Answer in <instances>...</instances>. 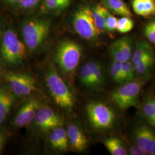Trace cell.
Segmentation results:
<instances>
[{"label":"cell","mask_w":155,"mask_h":155,"mask_svg":"<svg viewBox=\"0 0 155 155\" xmlns=\"http://www.w3.org/2000/svg\"><path fill=\"white\" fill-rule=\"evenodd\" d=\"M45 81L56 103L62 108H72L75 103L74 97L54 66L50 67L45 75Z\"/></svg>","instance_id":"6da1fadb"},{"label":"cell","mask_w":155,"mask_h":155,"mask_svg":"<svg viewBox=\"0 0 155 155\" xmlns=\"http://www.w3.org/2000/svg\"><path fill=\"white\" fill-rule=\"evenodd\" d=\"M142 84V82L136 79L124 83L121 86L111 93V100L122 111L126 110L131 107H136L139 103Z\"/></svg>","instance_id":"7a4b0ae2"},{"label":"cell","mask_w":155,"mask_h":155,"mask_svg":"<svg viewBox=\"0 0 155 155\" xmlns=\"http://www.w3.org/2000/svg\"><path fill=\"white\" fill-rule=\"evenodd\" d=\"M0 53L2 59L6 63L16 65L24 59L26 55V48L15 32L9 29L6 31L4 35Z\"/></svg>","instance_id":"3957f363"},{"label":"cell","mask_w":155,"mask_h":155,"mask_svg":"<svg viewBox=\"0 0 155 155\" xmlns=\"http://www.w3.org/2000/svg\"><path fill=\"white\" fill-rule=\"evenodd\" d=\"M82 56V49L77 43L66 40L59 45L56 53V60L63 71L72 72L76 69Z\"/></svg>","instance_id":"277c9868"},{"label":"cell","mask_w":155,"mask_h":155,"mask_svg":"<svg viewBox=\"0 0 155 155\" xmlns=\"http://www.w3.org/2000/svg\"><path fill=\"white\" fill-rule=\"evenodd\" d=\"M73 25L75 32L81 38L89 40L97 39L101 32L95 25L92 9L88 6H82L75 12Z\"/></svg>","instance_id":"5b68a950"},{"label":"cell","mask_w":155,"mask_h":155,"mask_svg":"<svg viewBox=\"0 0 155 155\" xmlns=\"http://www.w3.org/2000/svg\"><path fill=\"white\" fill-rule=\"evenodd\" d=\"M86 110L89 122L97 129H106L112 127L116 116L110 107L100 102H91Z\"/></svg>","instance_id":"8992f818"},{"label":"cell","mask_w":155,"mask_h":155,"mask_svg":"<svg viewBox=\"0 0 155 155\" xmlns=\"http://www.w3.org/2000/svg\"><path fill=\"white\" fill-rule=\"evenodd\" d=\"M49 22L42 20H33L26 22L22 28L24 42L29 50H36L48 36Z\"/></svg>","instance_id":"52a82bcc"},{"label":"cell","mask_w":155,"mask_h":155,"mask_svg":"<svg viewBox=\"0 0 155 155\" xmlns=\"http://www.w3.org/2000/svg\"><path fill=\"white\" fill-rule=\"evenodd\" d=\"M5 78L12 91L17 96H27L36 89L35 79L28 74L8 72L5 75Z\"/></svg>","instance_id":"ba28073f"},{"label":"cell","mask_w":155,"mask_h":155,"mask_svg":"<svg viewBox=\"0 0 155 155\" xmlns=\"http://www.w3.org/2000/svg\"><path fill=\"white\" fill-rule=\"evenodd\" d=\"M133 139L148 155H155V131L150 127L140 124L134 127Z\"/></svg>","instance_id":"9c48e42d"},{"label":"cell","mask_w":155,"mask_h":155,"mask_svg":"<svg viewBox=\"0 0 155 155\" xmlns=\"http://www.w3.org/2000/svg\"><path fill=\"white\" fill-rule=\"evenodd\" d=\"M34 120L37 126L44 131L53 130L63 125L61 117L47 106L40 107Z\"/></svg>","instance_id":"30bf717a"},{"label":"cell","mask_w":155,"mask_h":155,"mask_svg":"<svg viewBox=\"0 0 155 155\" xmlns=\"http://www.w3.org/2000/svg\"><path fill=\"white\" fill-rule=\"evenodd\" d=\"M40 107L39 101L32 98L27 101L17 113L14 124L17 127H24L32 122Z\"/></svg>","instance_id":"8fae6325"},{"label":"cell","mask_w":155,"mask_h":155,"mask_svg":"<svg viewBox=\"0 0 155 155\" xmlns=\"http://www.w3.org/2000/svg\"><path fill=\"white\" fill-rule=\"evenodd\" d=\"M68 140L72 148L77 151H83L87 145V140L82 130L75 125L71 124L67 129Z\"/></svg>","instance_id":"7c38bea8"},{"label":"cell","mask_w":155,"mask_h":155,"mask_svg":"<svg viewBox=\"0 0 155 155\" xmlns=\"http://www.w3.org/2000/svg\"><path fill=\"white\" fill-rule=\"evenodd\" d=\"M14 102V95L11 91L0 86V125L5 121Z\"/></svg>","instance_id":"4fadbf2b"},{"label":"cell","mask_w":155,"mask_h":155,"mask_svg":"<svg viewBox=\"0 0 155 155\" xmlns=\"http://www.w3.org/2000/svg\"><path fill=\"white\" fill-rule=\"evenodd\" d=\"M51 145L53 148L59 151H66L68 146V137L66 131L62 127L53 129L50 137Z\"/></svg>","instance_id":"5bb4252c"},{"label":"cell","mask_w":155,"mask_h":155,"mask_svg":"<svg viewBox=\"0 0 155 155\" xmlns=\"http://www.w3.org/2000/svg\"><path fill=\"white\" fill-rule=\"evenodd\" d=\"M155 63V55L152 54L133 64L136 75L143 79L149 77L153 71Z\"/></svg>","instance_id":"9a60e30c"},{"label":"cell","mask_w":155,"mask_h":155,"mask_svg":"<svg viewBox=\"0 0 155 155\" xmlns=\"http://www.w3.org/2000/svg\"><path fill=\"white\" fill-rule=\"evenodd\" d=\"M132 8L134 12L140 16H155V0H133Z\"/></svg>","instance_id":"2e32d148"},{"label":"cell","mask_w":155,"mask_h":155,"mask_svg":"<svg viewBox=\"0 0 155 155\" xmlns=\"http://www.w3.org/2000/svg\"><path fill=\"white\" fill-rule=\"evenodd\" d=\"M104 5L111 12L121 16L132 17V13L123 0H102Z\"/></svg>","instance_id":"e0dca14e"},{"label":"cell","mask_w":155,"mask_h":155,"mask_svg":"<svg viewBox=\"0 0 155 155\" xmlns=\"http://www.w3.org/2000/svg\"><path fill=\"white\" fill-rule=\"evenodd\" d=\"M154 54L152 46L147 41L141 40L139 41L133 51L131 61L133 64H136L147 56Z\"/></svg>","instance_id":"ac0fdd59"},{"label":"cell","mask_w":155,"mask_h":155,"mask_svg":"<svg viewBox=\"0 0 155 155\" xmlns=\"http://www.w3.org/2000/svg\"><path fill=\"white\" fill-rule=\"evenodd\" d=\"M97 63L98 61H90L84 64L81 67L79 74V79L83 86L91 88L92 78L94 68Z\"/></svg>","instance_id":"d6986e66"},{"label":"cell","mask_w":155,"mask_h":155,"mask_svg":"<svg viewBox=\"0 0 155 155\" xmlns=\"http://www.w3.org/2000/svg\"><path fill=\"white\" fill-rule=\"evenodd\" d=\"M110 12L105 6L101 4L95 6L92 9L94 22L101 32L106 30V19Z\"/></svg>","instance_id":"ffe728a7"},{"label":"cell","mask_w":155,"mask_h":155,"mask_svg":"<svg viewBox=\"0 0 155 155\" xmlns=\"http://www.w3.org/2000/svg\"><path fill=\"white\" fill-rule=\"evenodd\" d=\"M142 113L150 125L155 128V108L152 94H148L145 97L142 104Z\"/></svg>","instance_id":"44dd1931"},{"label":"cell","mask_w":155,"mask_h":155,"mask_svg":"<svg viewBox=\"0 0 155 155\" xmlns=\"http://www.w3.org/2000/svg\"><path fill=\"white\" fill-rule=\"evenodd\" d=\"M106 149L112 155H127V150L122 141L117 137H110L104 141Z\"/></svg>","instance_id":"7402d4cb"},{"label":"cell","mask_w":155,"mask_h":155,"mask_svg":"<svg viewBox=\"0 0 155 155\" xmlns=\"http://www.w3.org/2000/svg\"><path fill=\"white\" fill-rule=\"evenodd\" d=\"M114 43L121 50L127 57L128 61H130L133 54V41L131 36H124L117 40Z\"/></svg>","instance_id":"603a6c76"},{"label":"cell","mask_w":155,"mask_h":155,"mask_svg":"<svg viewBox=\"0 0 155 155\" xmlns=\"http://www.w3.org/2000/svg\"><path fill=\"white\" fill-rule=\"evenodd\" d=\"M105 76L104 69L102 64L98 61L96 66L94 68L93 75L92 78L91 88L100 89L105 83Z\"/></svg>","instance_id":"cb8c5ba5"},{"label":"cell","mask_w":155,"mask_h":155,"mask_svg":"<svg viewBox=\"0 0 155 155\" xmlns=\"http://www.w3.org/2000/svg\"><path fill=\"white\" fill-rule=\"evenodd\" d=\"M122 75L124 83L131 82L136 79V72L133 64L130 61L122 62Z\"/></svg>","instance_id":"d4e9b609"},{"label":"cell","mask_w":155,"mask_h":155,"mask_svg":"<svg viewBox=\"0 0 155 155\" xmlns=\"http://www.w3.org/2000/svg\"><path fill=\"white\" fill-rule=\"evenodd\" d=\"M122 62L113 60L111 64L110 72L111 77L116 83L119 84H124V80L122 75L121 68Z\"/></svg>","instance_id":"484cf974"},{"label":"cell","mask_w":155,"mask_h":155,"mask_svg":"<svg viewBox=\"0 0 155 155\" xmlns=\"http://www.w3.org/2000/svg\"><path fill=\"white\" fill-rule=\"evenodd\" d=\"M134 22L131 17L122 16L118 20L116 30L120 33L129 32L133 29Z\"/></svg>","instance_id":"4316f807"},{"label":"cell","mask_w":155,"mask_h":155,"mask_svg":"<svg viewBox=\"0 0 155 155\" xmlns=\"http://www.w3.org/2000/svg\"><path fill=\"white\" fill-rule=\"evenodd\" d=\"M70 2L71 0H45V5L51 10H59L66 8Z\"/></svg>","instance_id":"83f0119b"},{"label":"cell","mask_w":155,"mask_h":155,"mask_svg":"<svg viewBox=\"0 0 155 155\" xmlns=\"http://www.w3.org/2000/svg\"><path fill=\"white\" fill-rule=\"evenodd\" d=\"M145 38L152 44H155V19L146 24L144 28Z\"/></svg>","instance_id":"f1b7e54d"},{"label":"cell","mask_w":155,"mask_h":155,"mask_svg":"<svg viewBox=\"0 0 155 155\" xmlns=\"http://www.w3.org/2000/svg\"><path fill=\"white\" fill-rule=\"evenodd\" d=\"M109 52L113 60L121 62L128 61L127 57L123 54L121 50L118 47V46L114 43V42L111 45Z\"/></svg>","instance_id":"f546056e"},{"label":"cell","mask_w":155,"mask_h":155,"mask_svg":"<svg viewBox=\"0 0 155 155\" xmlns=\"http://www.w3.org/2000/svg\"><path fill=\"white\" fill-rule=\"evenodd\" d=\"M118 23V19L109 12L106 19V30L109 32H113L116 30Z\"/></svg>","instance_id":"4dcf8cb0"},{"label":"cell","mask_w":155,"mask_h":155,"mask_svg":"<svg viewBox=\"0 0 155 155\" xmlns=\"http://www.w3.org/2000/svg\"><path fill=\"white\" fill-rule=\"evenodd\" d=\"M129 154L131 155H148V153L144 150L143 148H141L137 144L130 145L129 151H127Z\"/></svg>","instance_id":"1f68e13d"},{"label":"cell","mask_w":155,"mask_h":155,"mask_svg":"<svg viewBox=\"0 0 155 155\" xmlns=\"http://www.w3.org/2000/svg\"><path fill=\"white\" fill-rule=\"evenodd\" d=\"M40 0H20V4L23 8H30L37 5Z\"/></svg>","instance_id":"d6a6232c"},{"label":"cell","mask_w":155,"mask_h":155,"mask_svg":"<svg viewBox=\"0 0 155 155\" xmlns=\"http://www.w3.org/2000/svg\"><path fill=\"white\" fill-rule=\"evenodd\" d=\"M3 145H4V139L2 137V134L0 132V153L1 152L2 148H3Z\"/></svg>","instance_id":"836d02e7"},{"label":"cell","mask_w":155,"mask_h":155,"mask_svg":"<svg viewBox=\"0 0 155 155\" xmlns=\"http://www.w3.org/2000/svg\"><path fill=\"white\" fill-rule=\"evenodd\" d=\"M152 94V102H153V104L154 105L155 108V94Z\"/></svg>","instance_id":"e575fe53"},{"label":"cell","mask_w":155,"mask_h":155,"mask_svg":"<svg viewBox=\"0 0 155 155\" xmlns=\"http://www.w3.org/2000/svg\"><path fill=\"white\" fill-rule=\"evenodd\" d=\"M9 2L13 3V4H15V3H17L19 2L20 0H8Z\"/></svg>","instance_id":"d590c367"}]
</instances>
